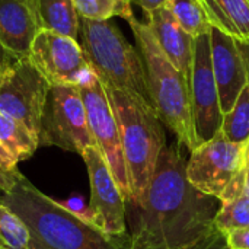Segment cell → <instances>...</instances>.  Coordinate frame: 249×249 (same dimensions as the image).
Here are the masks:
<instances>
[{
    "mask_svg": "<svg viewBox=\"0 0 249 249\" xmlns=\"http://www.w3.org/2000/svg\"><path fill=\"white\" fill-rule=\"evenodd\" d=\"M147 25L168 60L190 82L196 38L177 22L165 6L147 13Z\"/></svg>",
    "mask_w": 249,
    "mask_h": 249,
    "instance_id": "9a60e30c",
    "label": "cell"
},
{
    "mask_svg": "<svg viewBox=\"0 0 249 249\" xmlns=\"http://www.w3.org/2000/svg\"><path fill=\"white\" fill-rule=\"evenodd\" d=\"M225 238L231 249H249V226L229 231L225 233Z\"/></svg>",
    "mask_w": 249,
    "mask_h": 249,
    "instance_id": "484cf974",
    "label": "cell"
},
{
    "mask_svg": "<svg viewBox=\"0 0 249 249\" xmlns=\"http://www.w3.org/2000/svg\"><path fill=\"white\" fill-rule=\"evenodd\" d=\"M104 88L120 130L131 187L128 201H136L147 191L159 155L166 146L163 124L155 108L143 98L109 85Z\"/></svg>",
    "mask_w": 249,
    "mask_h": 249,
    "instance_id": "277c9868",
    "label": "cell"
},
{
    "mask_svg": "<svg viewBox=\"0 0 249 249\" xmlns=\"http://www.w3.org/2000/svg\"><path fill=\"white\" fill-rule=\"evenodd\" d=\"M79 16L96 20H109L120 16L127 22L134 18L131 0H73Z\"/></svg>",
    "mask_w": 249,
    "mask_h": 249,
    "instance_id": "7402d4cb",
    "label": "cell"
},
{
    "mask_svg": "<svg viewBox=\"0 0 249 249\" xmlns=\"http://www.w3.org/2000/svg\"><path fill=\"white\" fill-rule=\"evenodd\" d=\"M222 133L228 140L245 144L249 140V82L239 93L233 108L223 115Z\"/></svg>",
    "mask_w": 249,
    "mask_h": 249,
    "instance_id": "ffe728a7",
    "label": "cell"
},
{
    "mask_svg": "<svg viewBox=\"0 0 249 249\" xmlns=\"http://www.w3.org/2000/svg\"><path fill=\"white\" fill-rule=\"evenodd\" d=\"M36 3L42 29L77 41L80 16L73 0H36Z\"/></svg>",
    "mask_w": 249,
    "mask_h": 249,
    "instance_id": "e0dca14e",
    "label": "cell"
},
{
    "mask_svg": "<svg viewBox=\"0 0 249 249\" xmlns=\"http://www.w3.org/2000/svg\"><path fill=\"white\" fill-rule=\"evenodd\" d=\"M245 168V144L226 139L222 130L191 152L187 178L201 193L220 201L229 185Z\"/></svg>",
    "mask_w": 249,
    "mask_h": 249,
    "instance_id": "9c48e42d",
    "label": "cell"
},
{
    "mask_svg": "<svg viewBox=\"0 0 249 249\" xmlns=\"http://www.w3.org/2000/svg\"><path fill=\"white\" fill-rule=\"evenodd\" d=\"M88 117L90 134L95 142V147L101 152L107 160L125 201L131 200V187L128 171L123 153L121 137L118 124L109 104L108 95L102 82L93 73L88 80L77 85Z\"/></svg>",
    "mask_w": 249,
    "mask_h": 249,
    "instance_id": "52a82bcc",
    "label": "cell"
},
{
    "mask_svg": "<svg viewBox=\"0 0 249 249\" xmlns=\"http://www.w3.org/2000/svg\"><path fill=\"white\" fill-rule=\"evenodd\" d=\"M79 34L85 58L104 85L134 93L152 105L143 57L112 22L80 16Z\"/></svg>",
    "mask_w": 249,
    "mask_h": 249,
    "instance_id": "5b68a950",
    "label": "cell"
},
{
    "mask_svg": "<svg viewBox=\"0 0 249 249\" xmlns=\"http://www.w3.org/2000/svg\"><path fill=\"white\" fill-rule=\"evenodd\" d=\"M248 1H249V0H248Z\"/></svg>",
    "mask_w": 249,
    "mask_h": 249,
    "instance_id": "d6a6232c",
    "label": "cell"
},
{
    "mask_svg": "<svg viewBox=\"0 0 249 249\" xmlns=\"http://www.w3.org/2000/svg\"><path fill=\"white\" fill-rule=\"evenodd\" d=\"M165 1H166V0H131V3L140 6L146 13L153 12V10H156V9H159V7H162V6H165Z\"/></svg>",
    "mask_w": 249,
    "mask_h": 249,
    "instance_id": "4316f807",
    "label": "cell"
},
{
    "mask_svg": "<svg viewBox=\"0 0 249 249\" xmlns=\"http://www.w3.org/2000/svg\"><path fill=\"white\" fill-rule=\"evenodd\" d=\"M210 57L219 89L220 108L225 115L233 108L239 93L247 86L248 74L236 47V39L216 26H210Z\"/></svg>",
    "mask_w": 249,
    "mask_h": 249,
    "instance_id": "4fadbf2b",
    "label": "cell"
},
{
    "mask_svg": "<svg viewBox=\"0 0 249 249\" xmlns=\"http://www.w3.org/2000/svg\"><path fill=\"white\" fill-rule=\"evenodd\" d=\"M13 61V60H12ZM12 61H3V60H0V77H1V74H3V71H4V69L7 67V64H10Z\"/></svg>",
    "mask_w": 249,
    "mask_h": 249,
    "instance_id": "4dcf8cb0",
    "label": "cell"
},
{
    "mask_svg": "<svg viewBox=\"0 0 249 249\" xmlns=\"http://www.w3.org/2000/svg\"><path fill=\"white\" fill-rule=\"evenodd\" d=\"M214 226L223 235L233 229L248 228L249 193L247 191V188L242 193H239L236 197L222 203L214 219Z\"/></svg>",
    "mask_w": 249,
    "mask_h": 249,
    "instance_id": "44dd1931",
    "label": "cell"
},
{
    "mask_svg": "<svg viewBox=\"0 0 249 249\" xmlns=\"http://www.w3.org/2000/svg\"><path fill=\"white\" fill-rule=\"evenodd\" d=\"M236 47L242 55L245 69H247V74H248V82H249V41H239L236 39Z\"/></svg>",
    "mask_w": 249,
    "mask_h": 249,
    "instance_id": "83f0119b",
    "label": "cell"
},
{
    "mask_svg": "<svg viewBox=\"0 0 249 249\" xmlns=\"http://www.w3.org/2000/svg\"><path fill=\"white\" fill-rule=\"evenodd\" d=\"M178 147L165 146L144 196L125 203L133 249H190L214 229L219 200L188 181Z\"/></svg>",
    "mask_w": 249,
    "mask_h": 249,
    "instance_id": "6da1fadb",
    "label": "cell"
},
{
    "mask_svg": "<svg viewBox=\"0 0 249 249\" xmlns=\"http://www.w3.org/2000/svg\"><path fill=\"white\" fill-rule=\"evenodd\" d=\"M28 228V249H128L130 235L112 238L92 225L83 214L58 204L19 172L0 196Z\"/></svg>",
    "mask_w": 249,
    "mask_h": 249,
    "instance_id": "7a4b0ae2",
    "label": "cell"
},
{
    "mask_svg": "<svg viewBox=\"0 0 249 249\" xmlns=\"http://www.w3.org/2000/svg\"><path fill=\"white\" fill-rule=\"evenodd\" d=\"M128 25L144 61L152 107L162 124L177 137L178 146H185L191 153L200 142L194 128L190 82L160 50L147 22L143 23L134 16Z\"/></svg>",
    "mask_w": 249,
    "mask_h": 249,
    "instance_id": "3957f363",
    "label": "cell"
},
{
    "mask_svg": "<svg viewBox=\"0 0 249 249\" xmlns=\"http://www.w3.org/2000/svg\"><path fill=\"white\" fill-rule=\"evenodd\" d=\"M20 171L18 169V162L0 143V191L7 190Z\"/></svg>",
    "mask_w": 249,
    "mask_h": 249,
    "instance_id": "cb8c5ba5",
    "label": "cell"
},
{
    "mask_svg": "<svg viewBox=\"0 0 249 249\" xmlns=\"http://www.w3.org/2000/svg\"><path fill=\"white\" fill-rule=\"evenodd\" d=\"M41 29L36 0H0V45L9 55L28 57Z\"/></svg>",
    "mask_w": 249,
    "mask_h": 249,
    "instance_id": "5bb4252c",
    "label": "cell"
},
{
    "mask_svg": "<svg viewBox=\"0 0 249 249\" xmlns=\"http://www.w3.org/2000/svg\"><path fill=\"white\" fill-rule=\"evenodd\" d=\"M28 57L50 85H80L93 74L76 39L47 29L38 32Z\"/></svg>",
    "mask_w": 249,
    "mask_h": 249,
    "instance_id": "8fae6325",
    "label": "cell"
},
{
    "mask_svg": "<svg viewBox=\"0 0 249 249\" xmlns=\"http://www.w3.org/2000/svg\"><path fill=\"white\" fill-rule=\"evenodd\" d=\"M39 146L82 155L95 146L77 85H50L39 128Z\"/></svg>",
    "mask_w": 249,
    "mask_h": 249,
    "instance_id": "8992f818",
    "label": "cell"
},
{
    "mask_svg": "<svg viewBox=\"0 0 249 249\" xmlns=\"http://www.w3.org/2000/svg\"><path fill=\"white\" fill-rule=\"evenodd\" d=\"M48 89V80L29 57L15 58L0 77V114L19 121L38 137Z\"/></svg>",
    "mask_w": 249,
    "mask_h": 249,
    "instance_id": "ba28073f",
    "label": "cell"
},
{
    "mask_svg": "<svg viewBox=\"0 0 249 249\" xmlns=\"http://www.w3.org/2000/svg\"><path fill=\"white\" fill-rule=\"evenodd\" d=\"M0 60H3V61H12V60H15L12 55H9L3 48H1V45H0Z\"/></svg>",
    "mask_w": 249,
    "mask_h": 249,
    "instance_id": "f546056e",
    "label": "cell"
},
{
    "mask_svg": "<svg viewBox=\"0 0 249 249\" xmlns=\"http://www.w3.org/2000/svg\"><path fill=\"white\" fill-rule=\"evenodd\" d=\"M190 93L194 128L201 144L212 140L222 130L223 123L219 89L212 67L210 31L196 38L190 76Z\"/></svg>",
    "mask_w": 249,
    "mask_h": 249,
    "instance_id": "7c38bea8",
    "label": "cell"
},
{
    "mask_svg": "<svg viewBox=\"0 0 249 249\" xmlns=\"http://www.w3.org/2000/svg\"><path fill=\"white\" fill-rule=\"evenodd\" d=\"M29 232L25 223L0 204V249H28Z\"/></svg>",
    "mask_w": 249,
    "mask_h": 249,
    "instance_id": "603a6c76",
    "label": "cell"
},
{
    "mask_svg": "<svg viewBox=\"0 0 249 249\" xmlns=\"http://www.w3.org/2000/svg\"><path fill=\"white\" fill-rule=\"evenodd\" d=\"M128 249H133V248H128Z\"/></svg>",
    "mask_w": 249,
    "mask_h": 249,
    "instance_id": "1f68e13d",
    "label": "cell"
},
{
    "mask_svg": "<svg viewBox=\"0 0 249 249\" xmlns=\"http://www.w3.org/2000/svg\"><path fill=\"white\" fill-rule=\"evenodd\" d=\"M190 249H231L228 247V244H226V238H225V235L220 232V231H217L216 229V226H214V229L210 232V233H207L203 239H200L194 247H191Z\"/></svg>",
    "mask_w": 249,
    "mask_h": 249,
    "instance_id": "d4e9b609",
    "label": "cell"
},
{
    "mask_svg": "<svg viewBox=\"0 0 249 249\" xmlns=\"http://www.w3.org/2000/svg\"><path fill=\"white\" fill-rule=\"evenodd\" d=\"M165 7L194 38L210 31V20L203 0H166Z\"/></svg>",
    "mask_w": 249,
    "mask_h": 249,
    "instance_id": "d6986e66",
    "label": "cell"
},
{
    "mask_svg": "<svg viewBox=\"0 0 249 249\" xmlns=\"http://www.w3.org/2000/svg\"><path fill=\"white\" fill-rule=\"evenodd\" d=\"M245 174H247L245 185H247V191L249 193V140L245 143Z\"/></svg>",
    "mask_w": 249,
    "mask_h": 249,
    "instance_id": "f1b7e54d",
    "label": "cell"
},
{
    "mask_svg": "<svg viewBox=\"0 0 249 249\" xmlns=\"http://www.w3.org/2000/svg\"><path fill=\"white\" fill-rule=\"evenodd\" d=\"M0 143L19 163L31 158L39 146V140L19 121L0 114Z\"/></svg>",
    "mask_w": 249,
    "mask_h": 249,
    "instance_id": "ac0fdd59",
    "label": "cell"
},
{
    "mask_svg": "<svg viewBox=\"0 0 249 249\" xmlns=\"http://www.w3.org/2000/svg\"><path fill=\"white\" fill-rule=\"evenodd\" d=\"M80 156L86 165L90 184L86 219L108 236H127L125 200L107 160L95 146L85 149Z\"/></svg>",
    "mask_w": 249,
    "mask_h": 249,
    "instance_id": "30bf717a",
    "label": "cell"
},
{
    "mask_svg": "<svg viewBox=\"0 0 249 249\" xmlns=\"http://www.w3.org/2000/svg\"><path fill=\"white\" fill-rule=\"evenodd\" d=\"M212 26L239 41H249L248 0H203Z\"/></svg>",
    "mask_w": 249,
    "mask_h": 249,
    "instance_id": "2e32d148",
    "label": "cell"
}]
</instances>
